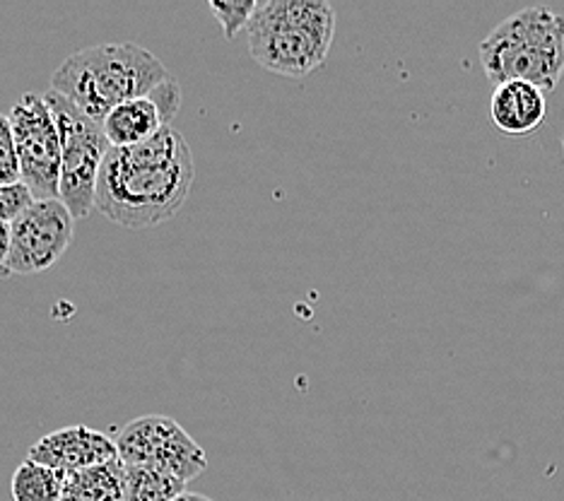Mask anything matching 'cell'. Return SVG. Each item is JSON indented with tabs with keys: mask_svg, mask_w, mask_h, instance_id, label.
I'll return each instance as SVG.
<instances>
[{
	"mask_svg": "<svg viewBox=\"0 0 564 501\" xmlns=\"http://www.w3.org/2000/svg\"><path fill=\"white\" fill-rule=\"evenodd\" d=\"M174 501H213V499L205 497V494H198V492H184L182 497H176Z\"/></svg>",
	"mask_w": 564,
	"mask_h": 501,
	"instance_id": "cell-19",
	"label": "cell"
},
{
	"mask_svg": "<svg viewBox=\"0 0 564 501\" xmlns=\"http://www.w3.org/2000/svg\"><path fill=\"white\" fill-rule=\"evenodd\" d=\"M333 36L336 10L326 0H263L247 28L253 61L294 80L324 66Z\"/></svg>",
	"mask_w": 564,
	"mask_h": 501,
	"instance_id": "cell-3",
	"label": "cell"
},
{
	"mask_svg": "<svg viewBox=\"0 0 564 501\" xmlns=\"http://www.w3.org/2000/svg\"><path fill=\"white\" fill-rule=\"evenodd\" d=\"M117 448L123 466L160 470L186 484L208 468L200 444L174 417L164 415L128 422L117 436Z\"/></svg>",
	"mask_w": 564,
	"mask_h": 501,
	"instance_id": "cell-6",
	"label": "cell"
},
{
	"mask_svg": "<svg viewBox=\"0 0 564 501\" xmlns=\"http://www.w3.org/2000/svg\"><path fill=\"white\" fill-rule=\"evenodd\" d=\"M20 182V160L15 148V135H12L10 116L0 113V186H12Z\"/></svg>",
	"mask_w": 564,
	"mask_h": 501,
	"instance_id": "cell-16",
	"label": "cell"
},
{
	"mask_svg": "<svg viewBox=\"0 0 564 501\" xmlns=\"http://www.w3.org/2000/svg\"><path fill=\"white\" fill-rule=\"evenodd\" d=\"M196 178L194 154L172 126L133 148H111L99 172L95 210L126 229L155 227L182 210Z\"/></svg>",
	"mask_w": 564,
	"mask_h": 501,
	"instance_id": "cell-1",
	"label": "cell"
},
{
	"mask_svg": "<svg viewBox=\"0 0 564 501\" xmlns=\"http://www.w3.org/2000/svg\"><path fill=\"white\" fill-rule=\"evenodd\" d=\"M28 458L61 472H78L117 460L119 448L117 439H111L109 434L87 427V424H70V427L42 436L30 448Z\"/></svg>",
	"mask_w": 564,
	"mask_h": 501,
	"instance_id": "cell-9",
	"label": "cell"
},
{
	"mask_svg": "<svg viewBox=\"0 0 564 501\" xmlns=\"http://www.w3.org/2000/svg\"><path fill=\"white\" fill-rule=\"evenodd\" d=\"M101 126H105V135L111 148H133L155 138L170 123H166L158 101L148 95L123 101Z\"/></svg>",
	"mask_w": 564,
	"mask_h": 501,
	"instance_id": "cell-11",
	"label": "cell"
},
{
	"mask_svg": "<svg viewBox=\"0 0 564 501\" xmlns=\"http://www.w3.org/2000/svg\"><path fill=\"white\" fill-rule=\"evenodd\" d=\"M34 203V196L24 184H12V186H0V220L12 222L30 208Z\"/></svg>",
	"mask_w": 564,
	"mask_h": 501,
	"instance_id": "cell-17",
	"label": "cell"
},
{
	"mask_svg": "<svg viewBox=\"0 0 564 501\" xmlns=\"http://www.w3.org/2000/svg\"><path fill=\"white\" fill-rule=\"evenodd\" d=\"M63 480L66 472L28 458L12 475V501H63Z\"/></svg>",
	"mask_w": 564,
	"mask_h": 501,
	"instance_id": "cell-13",
	"label": "cell"
},
{
	"mask_svg": "<svg viewBox=\"0 0 564 501\" xmlns=\"http://www.w3.org/2000/svg\"><path fill=\"white\" fill-rule=\"evenodd\" d=\"M186 492V482L152 468L126 466V501H174Z\"/></svg>",
	"mask_w": 564,
	"mask_h": 501,
	"instance_id": "cell-14",
	"label": "cell"
},
{
	"mask_svg": "<svg viewBox=\"0 0 564 501\" xmlns=\"http://www.w3.org/2000/svg\"><path fill=\"white\" fill-rule=\"evenodd\" d=\"M480 63L495 85L523 80L553 92L564 73V18L545 6L514 12L482 39Z\"/></svg>",
	"mask_w": 564,
	"mask_h": 501,
	"instance_id": "cell-4",
	"label": "cell"
},
{
	"mask_svg": "<svg viewBox=\"0 0 564 501\" xmlns=\"http://www.w3.org/2000/svg\"><path fill=\"white\" fill-rule=\"evenodd\" d=\"M492 123L511 138L538 131L547 119L545 92L523 80H507L495 87L490 99Z\"/></svg>",
	"mask_w": 564,
	"mask_h": 501,
	"instance_id": "cell-10",
	"label": "cell"
},
{
	"mask_svg": "<svg viewBox=\"0 0 564 501\" xmlns=\"http://www.w3.org/2000/svg\"><path fill=\"white\" fill-rule=\"evenodd\" d=\"M166 80H172V75L152 51L119 42L75 51L51 75V89L93 121L105 123L123 101L148 97Z\"/></svg>",
	"mask_w": 564,
	"mask_h": 501,
	"instance_id": "cell-2",
	"label": "cell"
},
{
	"mask_svg": "<svg viewBox=\"0 0 564 501\" xmlns=\"http://www.w3.org/2000/svg\"><path fill=\"white\" fill-rule=\"evenodd\" d=\"M61 135V188L58 198L75 220H85L95 210L99 172L111 150L105 126L85 116L63 95L48 89L44 95Z\"/></svg>",
	"mask_w": 564,
	"mask_h": 501,
	"instance_id": "cell-5",
	"label": "cell"
},
{
	"mask_svg": "<svg viewBox=\"0 0 564 501\" xmlns=\"http://www.w3.org/2000/svg\"><path fill=\"white\" fill-rule=\"evenodd\" d=\"M63 501H126L123 460L117 458L97 468L66 472Z\"/></svg>",
	"mask_w": 564,
	"mask_h": 501,
	"instance_id": "cell-12",
	"label": "cell"
},
{
	"mask_svg": "<svg viewBox=\"0 0 564 501\" xmlns=\"http://www.w3.org/2000/svg\"><path fill=\"white\" fill-rule=\"evenodd\" d=\"M73 231L75 217L61 198L34 200L10 222L8 273L36 275L54 268L68 251Z\"/></svg>",
	"mask_w": 564,
	"mask_h": 501,
	"instance_id": "cell-8",
	"label": "cell"
},
{
	"mask_svg": "<svg viewBox=\"0 0 564 501\" xmlns=\"http://www.w3.org/2000/svg\"><path fill=\"white\" fill-rule=\"evenodd\" d=\"M256 6H259L256 0H247V3H217V0H213L210 10L220 22L225 39H235L241 30L249 28Z\"/></svg>",
	"mask_w": 564,
	"mask_h": 501,
	"instance_id": "cell-15",
	"label": "cell"
},
{
	"mask_svg": "<svg viewBox=\"0 0 564 501\" xmlns=\"http://www.w3.org/2000/svg\"><path fill=\"white\" fill-rule=\"evenodd\" d=\"M560 143H562V154H564V133H562V140H560Z\"/></svg>",
	"mask_w": 564,
	"mask_h": 501,
	"instance_id": "cell-20",
	"label": "cell"
},
{
	"mask_svg": "<svg viewBox=\"0 0 564 501\" xmlns=\"http://www.w3.org/2000/svg\"><path fill=\"white\" fill-rule=\"evenodd\" d=\"M8 116L15 135L20 182L30 188L34 200L58 198L61 135L46 97L24 92Z\"/></svg>",
	"mask_w": 564,
	"mask_h": 501,
	"instance_id": "cell-7",
	"label": "cell"
},
{
	"mask_svg": "<svg viewBox=\"0 0 564 501\" xmlns=\"http://www.w3.org/2000/svg\"><path fill=\"white\" fill-rule=\"evenodd\" d=\"M8 255H10V225L0 220V277L8 273Z\"/></svg>",
	"mask_w": 564,
	"mask_h": 501,
	"instance_id": "cell-18",
	"label": "cell"
}]
</instances>
